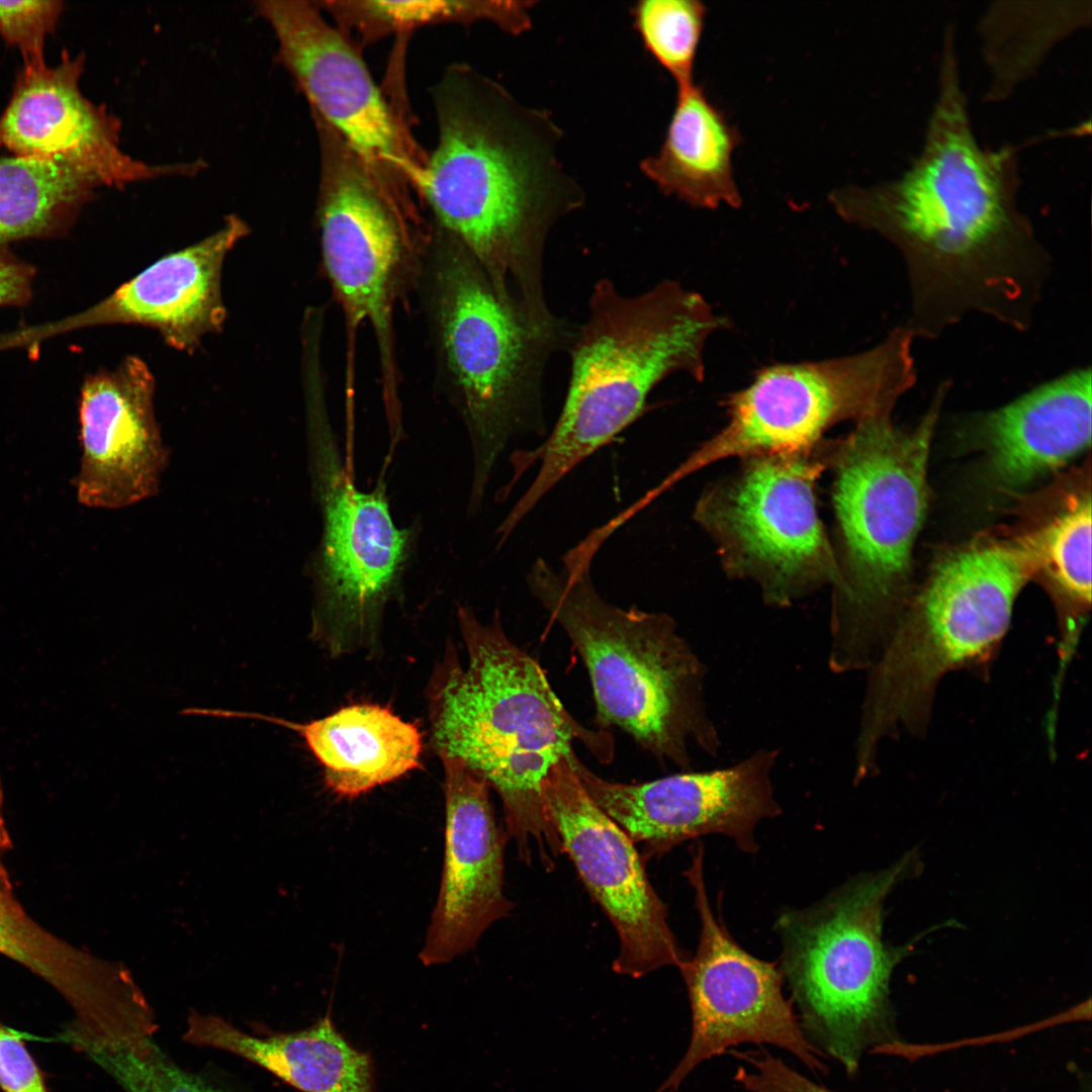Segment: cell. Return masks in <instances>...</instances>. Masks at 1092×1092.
<instances>
[{
  "instance_id": "obj_1",
  "label": "cell",
  "mask_w": 1092,
  "mask_h": 1092,
  "mask_svg": "<svg viewBox=\"0 0 1092 1092\" xmlns=\"http://www.w3.org/2000/svg\"><path fill=\"white\" fill-rule=\"evenodd\" d=\"M956 43L944 41L938 90L920 153L901 175L833 190L844 221L872 231L901 254L911 307L904 327L934 340L969 313L1026 331L1052 259L1019 210L1015 149L976 139Z\"/></svg>"
},
{
  "instance_id": "obj_2",
  "label": "cell",
  "mask_w": 1092,
  "mask_h": 1092,
  "mask_svg": "<svg viewBox=\"0 0 1092 1092\" xmlns=\"http://www.w3.org/2000/svg\"><path fill=\"white\" fill-rule=\"evenodd\" d=\"M433 97L438 142L419 192L434 225L471 252L522 324L558 333L564 320L547 303L545 248L556 224L584 203L560 158V128L549 112L467 65L450 67Z\"/></svg>"
},
{
  "instance_id": "obj_3",
  "label": "cell",
  "mask_w": 1092,
  "mask_h": 1092,
  "mask_svg": "<svg viewBox=\"0 0 1092 1092\" xmlns=\"http://www.w3.org/2000/svg\"><path fill=\"white\" fill-rule=\"evenodd\" d=\"M467 652L462 665L448 647L429 689L431 741L439 757L460 760L498 795L505 830L527 863L547 870L563 853L544 803L550 768L582 741L601 760L613 754L603 731L581 726L563 707L545 672L506 635L499 616L482 623L459 608Z\"/></svg>"
},
{
  "instance_id": "obj_4",
  "label": "cell",
  "mask_w": 1092,
  "mask_h": 1092,
  "mask_svg": "<svg viewBox=\"0 0 1092 1092\" xmlns=\"http://www.w3.org/2000/svg\"><path fill=\"white\" fill-rule=\"evenodd\" d=\"M728 324L677 281L626 295L600 279L567 350L571 370L561 413L541 445L514 456L516 478L533 464L538 471L507 522L518 526L575 466L633 424L665 378L684 373L704 380L708 340Z\"/></svg>"
},
{
  "instance_id": "obj_5",
  "label": "cell",
  "mask_w": 1092,
  "mask_h": 1092,
  "mask_svg": "<svg viewBox=\"0 0 1092 1092\" xmlns=\"http://www.w3.org/2000/svg\"><path fill=\"white\" fill-rule=\"evenodd\" d=\"M949 388L943 382L919 423L864 419L834 440L830 468L838 578L831 587L829 661L868 665L889 636L905 594L928 504L931 440Z\"/></svg>"
},
{
  "instance_id": "obj_6",
  "label": "cell",
  "mask_w": 1092,
  "mask_h": 1092,
  "mask_svg": "<svg viewBox=\"0 0 1092 1092\" xmlns=\"http://www.w3.org/2000/svg\"><path fill=\"white\" fill-rule=\"evenodd\" d=\"M588 569L531 566L527 585L567 634L588 671L602 727L617 726L660 760L691 767L690 744L721 746L705 699L706 668L673 619L615 606Z\"/></svg>"
},
{
  "instance_id": "obj_7",
  "label": "cell",
  "mask_w": 1092,
  "mask_h": 1092,
  "mask_svg": "<svg viewBox=\"0 0 1092 1092\" xmlns=\"http://www.w3.org/2000/svg\"><path fill=\"white\" fill-rule=\"evenodd\" d=\"M415 283L437 378L472 443L471 503L477 505L510 440L545 432L543 374L549 357L561 350L522 325L471 252L435 225L420 254Z\"/></svg>"
},
{
  "instance_id": "obj_8",
  "label": "cell",
  "mask_w": 1092,
  "mask_h": 1092,
  "mask_svg": "<svg viewBox=\"0 0 1092 1092\" xmlns=\"http://www.w3.org/2000/svg\"><path fill=\"white\" fill-rule=\"evenodd\" d=\"M912 856L859 875L816 904L776 921L781 972L809 1041L853 1075L863 1052L889 1036V983L906 948L883 940L886 897ZM816 1046V1045H815Z\"/></svg>"
},
{
  "instance_id": "obj_9",
  "label": "cell",
  "mask_w": 1092,
  "mask_h": 1092,
  "mask_svg": "<svg viewBox=\"0 0 1092 1092\" xmlns=\"http://www.w3.org/2000/svg\"><path fill=\"white\" fill-rule=\"evenodd\" d=\"M834 440L743 457L707 486L693 518L712 538L729 576L757 584L763 601L789 607L838 578L833 544L818 515L816 485Z\"/></svg>"
},
{
  "instance_id": "obj_10",
  "label": "cell",
  "mask_w": 1092,
  "mask_h": 1092,
  "mask_svg": "<svg viewBox=\"0 0 1092 1092\" xmlns=\"http://www.w3.org/2000/svg\"><path fill=\"white\" fill-rule=\"evenodd\" d=\"M321 182L317 222L323 266L347 332V383L354 380L357 333L368 324L379 358L382 395L397 417L399 369L393 310L415 283L426 236L398 199L326 122L317 120Z\"/></svg>"
},
{
  "instance_id": "obj_11",
  "label": "cell",
  "mask_w": 1092,
  "mask_h": 1092,
  "mask_svg": "<svg viewBox=\"0 0 1092 1092\" xmlns=\"http://www.w3.org/2000/svg\"><path fill=\"white\" fill-rule=\"evenodd\" d=\"M914 337L899 326L875 347L819 361L783 363L759 371L724 405L727 423L662 483L731 457L813 447L837 424L891 416L917 380Z\"/></svg>"
},
{
  "instance_id": "obj_12",
  "label": "cell",
  "mask_w": 1092,
  "mask_h": 1092,
  "mask_svg": "<svg viewBox=\"0 0 1092 1092\" xmlns=\"http://www.w3.org/2000/svg\"><path fill=\"white\" fill-rule=\"evenodd\" d=\"M323 532L313 564L312 636L333 656L370 648L408 553L379 487L359 491L336 451L315 456Z\"/></svg>"
},
{
  "instance_id": "obj_13",
  "label": "cell",
  "mask_w": 1092,
  "mask_h": 1092,
  "mask_svg": "<svg viewBox=\"0 0 1092 1092\" xmlns=\"http://www.w3.org/2000/svg\"><path fill=\"white\" fill-rule=\"evenodd\" d=\"M703 860V845H694L685 875L694 890L701 929L695 956L678 969L691 1004V1039L655 1092H677L701 1063L741 1043L778 1046L810 1070L825 1073L824 1054L806 1037L792 1001L783 993L780 968L743 949L713 912Z\"/></svg>"
},
{
  "instance_id": "obj_14",
  "label": "cell",
  "mask_w": 1092,
  "mask_h": 1092,
  "mask_svg": "<svg viewBox=\"0 0 1092 1092\" xmlns=\"http://www.w3.org/2000/svg\"><path fill=\"white\" fill-rule=\"evenodd\" d=\"M572 751L548 771L543 798L548 818L583 885L613 924L617 974L642 978L687 957L652 887L645 860L626 832L592 799L571 763Z\"/></svg>"
},
{
  "instance_id": "obj_15",
  "label": "cell",
  "mask_w": 1092,
  "mask_h": 1092,
  "mask_svg": "<svg viewBox=\"0 0 1092 1092\" xmlns=\"http://www.w3.org/2000/svg\"><path fill=\"white\" fill-rule=\"evenodd\" d=\"M278 56L313 108L389 189L400 178L419 188L426 160L403 132L365 63L315 2L264 0ZM390 190V189H389Z\"/></svg>"
},
{
  "instance_id": "obj_16",
  "label": "cell",
  "mask_w": 1092,
  "mask_h": 1092,
  "mask_svg": "<svg viewBox=\"0 0 1092 1092\" xmlns=\"http://www.w3.org/2000/svg\"><path fill=\"white\" fill-rule=\"evenodd\" d=\"M779 751L762 748L733 765L626 784L604 780L576 756L573 768L592 799L640 844L644 860L700 836L720 834L747 853L757 824L781 814L771 772Z\"/></svg>"
},
{
  "instance_id": "obj_17",
  "label": "cell",
  "mask_w": 1092,
  "mask_h": 1092,
  "mask_svg": "<svg viewBox=\"0 0 1092 1092\" xmlns=\"http://www.w3.org/2000/svg\"><path fill=\"white\" fill-rule=\"evenodd\" d=\"M83 67L84 57L66 51L54 67L23 65L0 116V148L15 156L65 160L100 186L119 189L202 169V162L153 165L125 153L120 121L80 89Z\"/></svg>"
},
{
  "instance_id": "obj_18",
  "label": "cell",
  "mask_w": 1092,
  "mask_h": 1092,
  "mask_svg": "<svg viewBox=\"0 0 1092 1092\" xmlns=\"http://www.w3.org/2000/svg\"><path fill=\"white\" fill-rule=\"evenodd\" d=\"M444 770L445 847L440 891L420 961L447 964L472 949L513 904L504 891L506 830L495 819L488 783L455 758Z\"/></svg>"
},
{
  "instance_id": "obj_19",
  "label": "cell",
  "mask_w": 1092,
  "mask_h": 1092,
  "mask_svg": "<svg viewBox=\"0 0 1092 1092\" xmlns=\"http://www.w3.org/2000/svg\"><path fill=\"white\" fill-rule=\"evenodd\" d=\"M155 378L136 356L91 376L81 391L80 504L118 510L154 496L169 460L155 414Z\"/></svg>"
},
{
  "instance_id": "obj_20",
  "label": "cell",
  "mask_w": 1092,
  "mask_h": 1092,
  "mask_svg": "<svg viewBox=\"0 0 1092 1092\" xmlns=\"http://www.w3.org/2000/svg\"><path fill=\"white\" fill-rule=\"evenodd\" d=\"M249 234L245 220L229 215L218 231L161 257L82 313L77 324L150 327L172 348L194 352L205 335L222 329V264Z\"/></svg>"
},
{
  "instance_id": "obj_21",
  "label": "cell",
  "mask_w": 1092,
  "mask_h": 1092,
  "mask_svg": "<svg viewBox=\"0 0 1092 1092\" xmlns=\"http://www.w3.org/2000/svg\"><path fill=\"white\" fill-rule=\"evenodd\" d=\"M1091 369H1073L993 411L971 415L965 431L994 478L1020 487L1064 466L1091 443Z\"/></svg>"
},
{
  "instance_id": "obj_22",
  "label": "cell",
  "mask_w": 1092,
  "mask_h": 1092,
  "mask_svg": "<svg viewBox=\"0 0 1092 1092\" xmlns=\"http://www.w3.org/2000/svg\"><path fill=\"white\" fill-rule=\"evenodd\" d=\"M197 714L264 721L296 732L321 764L326 786L342 798L359 797L421 766L419 728L376 704L349 705L306 723L222 709L199 708Z\"/></svg>"
},
{
  "instance_id": "obj_23",
  "label": "cell",
  "mask_w": 1092,
  "mask_h": 1092,
  "mask_svg": "<svg viewBox=\"0 0 1092 1092\" xmlns=\"http://www.w3.org/2000/svg\"><path fill=\"white\" fill-rule=\"evenodd\" d=\"M184 1038L252 1062L303 1092H375L371 1057L353 1048L329 1014L300 1031L256 1036L194 1011Z\"/></svg>"
},
{
  "instance_id": "obj_24",
  "label": "cell",
  "mask_w": 1092,
  "mask_h": 1092,
  "mask_svg": "<svg viewBox=\"0 0 1092 1092\" xmlns=\"http://www.w3.org/2000/svg\"><path fill=\"white\" fill-rule=\"evenodd\" d=\"M742 139L727 114L696 83L677 88L661 147L640 163L665 195L702 209L742 203L733 154Z\"/></svg>"
},
{
  "instance_id": "obj_25",
  "label": "cell",
  "mask_w": 1092,
  "mask_h": 1092,
  "mask_svg": "<svg viewBox=\"0 0 1092 1092\" xmlns=\"http://www.w3.org/2000/svg\"><path fill=\"white\" fill-rule=\"evenodd\" d=\"M0 953L53 987L68 1003L77 1030H94L116 1011L125 968L89 953L34 921L17 899L0 897Z\"/></svg>"
},
{
  "instance_id": "obj_26",
  "label": "cell",
  "mask_w": 1092,
  "mask_h": 1092,
  "mask_svg": "<svg viewBox=\"0 0 1092 1092\" xmlns=\"http://www.w3.org/2000/svg\"><path fill=\"white\" fill-rule=\"evenodd\" d=\"M1038 576L1058 609L1061 667L1072 657L1091 605V495L1081 489L1038 529L1023 533Z\"/></svg>"
},
{
  "instance_id": "obj_27",
  "label": "cell",
  "mask_w": 1092,
  "mask_h": 1092,
  "mask_svg": "<svg viewBox=\"0 0 1092 1092\" xmlns=\"http://www.w3.org/2000/svg\"><path fill=\"white\" fill-rule=\"evenodd\" d=\"M1090 2H995L979 32L991 74L986 95L1000 100L1034 73L1066 35L1089 23Z\"/></svg>"
},
{
  "instance_id": "obj_28",
  "label": "cell",
  "mask_w": 1092,
  "mask_h": 1092,
  "mask_svg": "<svg viewBox=\"0 0 1092 1092\" xmlns=\"http://www.w3.org/2000/svg\"><path fill=\"white\" fill-rule=\"evenodd\" d=\"M100 184L62 159L0 158V247L67 223Z\"/></svg>"
},
{
  "instance_id": "obj_29",
  "label": "cell",
  "mask_w": 1092,
  "mask_h": 1092,
  "mask_svg": "<svg viewBox=\"0 0 1092 1092\" xmlns=\"http://www.w3.org/2000/svg\"><path fill=\"white\" fill-rule=\"evenodd\" d=\"M323 6L366 39L397 29L443 21L488 20L510 33L526 31L531 22L526 1H324Z\"/></svg>"
},
{
  "instance_id": "obj_30",
  "label": "cell",
  "mask_w": 1092,
  "mask_h": 1092,
  "mask_svg": "<svg viewBox=\"0 0 1092 1092\" xmlns=\"http://www.w3.org/2000/svg\"><path fill=\"white\" fill-rule=\"evenodd\" d=\"M634 25L649 55L677 88L695 83L706 5L698 0H643L632 8Z\"/></svg>"
},
{
  "instance_id": "obj_31",
  "label": "cell",
  "mask_w": 1092,
  "mask_h": 1092,
  "mask_svg": "<svg viewBox=\"0 0 1092 1092\" xmlns=\"http://www.w3.org/2000/svg\"><path fill=\"white\" fill-rule=\"evenodd\" d=\"M88 1058L125 1092H224L179 1067L153 1036L119 1040Z\"/></svg>"
},
{
  "instance_id": "obj_32",
  "label": "cell",
  "mask_w": 1092,
  "mask_h": 1092,
  "mask_svg": "<svg viewBox=\"0 0 1092 1092\" xmlns=\"http://www.w3.org/2000/svg\"><path fill=\"white\" fill-rule=\"evenodd\" d=\"M63 10L62 1H0V40L19 50L24 66L44 64V41Z\"/></svg>"
},
{
  "instance_id": "obj_33",
  "label": "cell",
  "mask_w": 1092,
  "mask_h": 1092,
  "mask_svg": "<svg viewBox=\"0 0 1092 1092\" xmlns=\"http://www.w3.org/2000/svg\"><path fill=\"white\" fill-rule=\"evenodd\" d=\"M0 1089L49 1092L41 1070L21 1034L0 1022Z\"/></svg>"
},
{
  "instance_id": "obj_34",
  "label": "cell",
  "mask_w": 1092,
  "mask_h": 1092,
  "mask_svg": "<svg viewBox=\"0 0 1092 1092\" xmlns=\"http://www.w3.org/2000/svg\"><path fill=\"white\" fill-rule=\"evenodd\" d=\"M30 286V276L24 267L0 262V305L23 301Z\"/></svg>"
},
{
  "instance_id": "obj_35",
  "label": "cell",
  "mask_w": 1092,
  "mask_h": 1092,
  "mask_svg": "<svg viewBox=\"0 0 1092 1092\" xmlns=\"http://www.w3.org/2000/svg\"><path fill=\"white\" fill-rule=\"evenodd\" d=\"M4 799L0 781V897L14 899L12 883L5 867V857L12 848V842L4 819Z\"/></svg>"
}]
</instances>
